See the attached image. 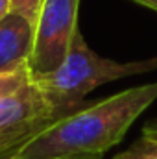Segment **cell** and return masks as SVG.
Segmentation results:
<instances>
[{"mask_svg":"<svg viewBox=\"0 0 157 159\" xmlns=\"http://www.w3.org/2000/svg\"><path fill=\"white\" fill-rule=\"evenodd\" d=\"M157 100V81L83 104L32 139L15 159H102Z\"/></svg>","mask_w":157,"mask_h":159,"instance_id":"cell-1","label":"cell"},{"mask_svg":"<svg viewBox=\"0 0 157 159\" xmlns=\"http://www.w3.org/2000/svg\"><path fill=\"white\" fill-rule=\"evenodd\" d=\"M155 67L157 57L128 63L102 57L91 50L83 34L78 32L61 67L44 78L35 80V83L54 106L74 111L83 106V98L92 89L109 81L152 72Z\"/></svg>","mask_w":157,"mask_h":159,"instance_id":"cell-2","label":"cell"},{"mask_svg":"<svg viewBox=\"0 0 157 159\" xmlns=\"http://www.w3.org/2000/svg\"><path fill=\"white\" fill-rule=\"evenodd\" d=\"M69 113L44 96L28 67L0 76V159H15L32 139Z\"/></svg>","mask_w":157,"mask_h":159,"instance_id":"cell-3","label":"cell"},{"mask_svg":"<svg viewBox=\"0 0 157 159\" xmlns=\"http://www.w3.org/2000/svg\"><path fill=\"white\" fill-rule=\"evenodd\" d=\"M81 0H44L35 20L34 48L28 70L34 80L56 72L65 61L79 32L78 9Z\"/></svg>","mask_w":157,"mask_h":159,"instance_id":"cell-4","label":"cell"},{"mask_svg":"<svg viewBox=\"0 0 157 159\" xmlns=\"http://www.w3.org/2000/svg\"><path fill=\"white\" fill-rule=\"evenodd\" d=\"M34 34V24L15 13H9L0 20V76L28 67Z\"/></svg>","mask_w":157,"mask_h":159,"instance_id":"cell-5","label":"cell"},{"mask_svg":"<svg viewBox=\"0 0 157 159\" xmlns=\"http://www.w3.org/2000/svg\"><path fill=\"white\" fill-rule=\"evenodd\" d=\"M113 159H157V141L142 135L126 152L115 156Z\"/></svg>","mask_w":157,"mask_h":159,"instance_id":"cell-6","label":"cell"},{"mask_svg":"<svg viewBox=\"0 0 157 159\" xmlns=\"http://www.w3.org/2000/svg\"><path fill=\"white\" fill-rule=\"evenodd\" d=\"M44 0H11V13L24 17L35 26V20L39 17V11Z\"/></svg>","mask_w":157,"mask_h":159,"instance_id":"cell-7","label":"cell"},{"mask_svg":"<svg viewBox=\"0 0 157 159\" xmlns=\"http://www.w3.org/2000/svg\"><path fill=\"white\" fill-rule=\"evenodd\" d=\"M142 135L152 137V139H155V141H157V120H152V122H148V124L144 126Z\"/></svg>","mask_w":157,"mask_h":159,"instance_id":"cell-8","label":"cell"},{"mask_svg":"<svg viewBox=\"0 0 157 159\" xmlns=\"http://www.w3.org/2000/svg\"><path fill=\"white\" fill-rule=\"evenodd\" d=\"M11 13V0H0V20Z\"/></svg>","mask_w":157,"mask_h":159,"instance_id":"cell-9","label":"cell"},{"mask_svg":"<svg viewBox=\"0 0 157 159\" xmlns=\"http://www.w3.org/2000/svg\"><path fill=\"white\" fill-rule=\"evenodd\" d=\"M131 2H137V4H141L144 7H150L157 13V0H131Z\"/></svg>","mask_w":157,"mask_h":159,"instance_id":"cell-10","label":"cell"}]
</instances>
